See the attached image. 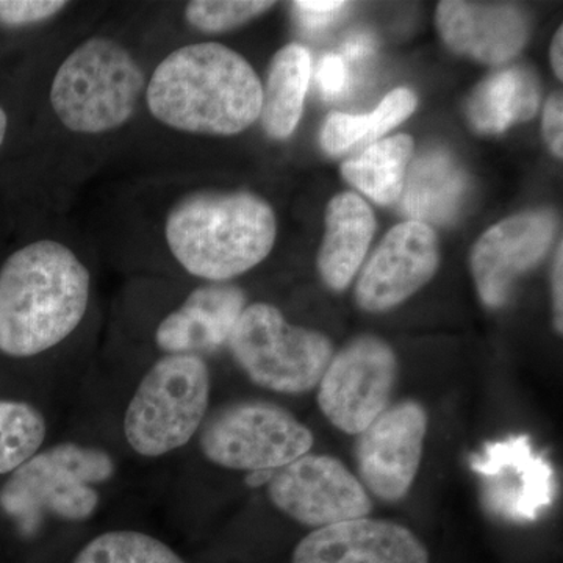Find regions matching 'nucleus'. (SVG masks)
I'll return each mask as SVG.
<instances>
[{
    "mask_svg": "<svg viewBox=\"0 0 563 563\" xmlns=\"http://www.w3.org/2000/svg\"><path fill=\"white\" fill-rule=\"evenodd\" d=\"M68 7L65 0H0V32L38 27Z\"/></svg>",
    "mask_w": 563,
    "mask_h": 563,
    "instance_id": "bb28decb",
    "label": "nucleus"
},
{
    "mask_svg": "<svg viewBox=\"0 0 563 563\" xmlns=\"http://www.w3.org/2000/svg\"><path fill=\"white\" fill-rule=\"evenodd\" d=\"M43 415L27 402H0V474L16 472L46 439Z\"/></svg>",
    "mask_w": 563,
    "mask_h": 563,
    "instance_id": "b1692460",
    "label": "nucleus"
},
{
    "mask_svg": "<svg viewBox=\"0 0 563 563\" xmlns=\"http://www.w3.org/2000/svg\"><path fill=\"white\" fill-rule=\"evenodd\" d=\"M350 3L335 0H303L292 3L296 18L306 31L318 32L329 27Z\"/></svg>",
    "mask_w": 563,
    "mask_h": 563,
    "instance_id": "cd10ccee",
    "label": "nucleus"
},
{
    "mask_svg": "<svg viewBox=\"0 0 563 563\" xmlns=\"http://www.w3.org/2000/svg\"><path fill=\"white\" fill-rule=\"evenodd\" d=\"M563 31L562 27L555 32L553 43H551V65L558 79H563Z\"/></svg>",
    "mask_w": 563,
    "mask_h": 563,
    "instance_id": "473e14b6",
    "label": "nucleus"
},
{
    "mask_svg": "<svg viewBox=\"0 0 563 563\" xmlns=\"http://www.w3.org/2000/svg\"><path fill=\"white\" fill-rule=\"evenodd\" d=\"M274 472H255L250 473V476L246 477L247 485L251 487H261V485H265L269 483L272 479Z\"/></svg>",
    "mask_w": 563,
    "mask_h": 563,
    "instance_id": "f704fd0d",
    "label": "nucleus"
},
{
    "mask_svg": "<svg viewBox=\"0 0 563 563\" xmlns=\"http://www.w3.org/2000/svg\"><path fill=\"white\" fill-rule=\"evenodd\" d=\"M437 27L446 46L485 65H501L528 43L525 11L510 3L440 2Z\"/></svg>",
    "mask_w": 563,
    "mask_h": 563,
    "instance_id": "dca6fc26",
    "label": "nucleus"
},
{
    "mask_svg": "<svg viewBox=\"0 0 563 563\" xmlns=\"http://www.w3.org/2000/svg\"><path fill=\"white\" fill-rule=\"evenodd\" d=\"M417 96L407 88L388 92L372 113H331L322 125L321 146L329 155H342L358 144L380 139L417 109Z\"/></svg>",
    "mask_w": 563,
    "mask_h": 563,
    "instance_id": "5701e85b",
    "label": "nucleus"
},
{
    "mask_svg": "<svg viewBox=\"0 0 563 563\" xmlns=\"http://www.w3.org/2000/svg\"><path fill=\"white\" fill-rule=\"evenodd\" d=\"M553 211L515 214L493 225L472 251V273L481 301L498 309L509 299L515 282L543 261L555 236Z\"/></svg>",
    "mask_w": 563,
    "mask_h": 563,
    "instance_id": "4468645a",
    "label": "nucleus"
},
{
    "mask_svg": "<svg viewBox=\"0 0 563 563\" xmlns=\"http://www.w3.org/2000/svg\"><path fill=\"white\" fill-rule=\"evenodd\" d=\"M262 80L242 54L220 43L187 44L147 80V110L173 131L239 135L258 121Z\"/></svg>",
    "mask_w": 563,
    "mask_h": 563,
    "instance_id": "f03ea898",
    "label": "nucleus"
},
{
    "mask_svg": "<svg viewBox=\"0 0 563 563\" xmlns=\"http://www.w3.org/2000/svg\"><path fill=\"white\" fill-rule=\"evenodd\" d=\"M318 87L325 98H339L350 85V70L342 55L329 54L321 58L317 70Z\"/></svg>",
    "mask_w": 563,
    "mask_h": 563,
    "instance_id": "c85d7f7f",
    "label": "nucleus"
},
{
    "mask_svg": "<svg viewBox=\"0 0 563 563\" xmlns=\"http://www.w3.org/2000/svg\"><path fill=\"white\" fill-rule=\"evenodd\" d=\"M91 296L90 269L65 243L21 244L0 265V352L35 357L79 328Z\"/></svg>",
    "mask_w": 563,
    "mask_h": 563,
    "instance_id": "f257e3e1",
    "label": "nucleus"
},
{
    "mask_svg": "<svg viewBox=\"0 0 563 563\" xmlns=\"http://www.w3.org/2000/svg\"><path fill=\"white\" fill-rule=\"evenodd\" d=\"M276 236L273 207L250 191L191 192L166 214L169 252L203 280L228 282L261 265Z\"/></svg>",
    "mask_w": 563,
    "mask_h": 563,
    "instance_id": "7ed1b4c3",
    "label": "nucleus"
},
{
    "mask_svg": "<svg viewBox=\"0 0 563 563\" xmlns=\"http://www.w3.org/2000/svg\"><path fill=\"white\" fill-rule=\"evenodd\" d=\"M247 307L242 288L210 282L192 290L179 309L163 318L155 343L166 355H198L228 346L236 322Z\"/></svg>",
    "mask_w": 563,
    "mask_h": 563,
    "instance_id": "f3484780",
    "label": "nucleus"
},
{
    "mask_svg": "<svg viewBox=\"0 0 563 563\" xmlns=\"http://www.w3.org/2000/svg\"><path fill=\"white\" fill-rule=\"evenodd\" d=\"M266 0H195L185 7V21L202 33H222L242 27L273 9Z\"/></svg>",
    "mask_w": 563,
    "mask_h": 563,
    "instance_id": "a878e982",
    "label": "nucleus"
},
{
    "mask_svg": "<svg viewBox=\"0 0 563 563\" xmlns=\"http://www.w3.org/2000/svg\"><path fill=\"white\" fill-rule=\"evenodd\" d=\"M413 147L412 136L404 133L374 143L343 163V177L374 202L390 206L402 195Z\"/></svg>",
    "mask_w": 563,
    "mask_h": 563,
    "instance_id": "4be33fe9",
    "label": "nucleus"
},
{
    "mask_svg": "<svg viewBox=\"0 0 563 563\" xmlns=\"http://www.w3.org/2000/svg\"><path fill=\"white\" fill-rule=\"evenodd\" d=\"M429 417L422 404H391L357 435L355 465L366 492L385 503L409 495L420 470Z\"/></svg>",
    "mask_w": 563,
    "mask_h": 563,
    "instance_id": "f8f14e48",
    "label": "nucleus"
},
{
    "mask_svg": "<svg viewBox=\"0 0 563 563\" xmlns=\"http://www.w3.org/2000/svg\"><path fill=\"white\" fill-rule=\"evenodd\" d=\"M268 495L276 509L298 523L325 528L372 512V498L340 459L306 454L273 473Z\"/></svg>",
    "mask_w": 563,
    "mask_h": 563,
    "instance_id": "9d476101",
    "label": "nucleus"
},
{
    "mask_svg": "<svg viewBox=\"0 0 563 563\" xmlns=\"http://www.w3.org/2000/svg\"><path fill=\"white\" fill-rule=\"evenodd\" d=\"M210 372L198 355H165L144 374L124 417L125 440L143 457L185 446L202 428Z\"/></svg>",
    "mask_w": 563,
    "mask_h": 563,
    "instance_id": "423d86ee",
    "label": "nucleus"
},
{
    "mask_svg": "<svg viewBox=\"0 0 563 563\" xmlns=\"http://www.w3.org/2000/svg\"><path fill=\"white\" fill-rule=\"evenodd\" d=\"M374 47H376V43H374L372 36L366 35V33H358V35L351 36L344 43L342 57L350 62L363 60V58L373 55Z\"/></svg>",
    "mask_w": 563,
    "mask_h": 563,
    "instance_id": "2f4dec72",
    "label": "nucleus"
},
{
    "mask_svg": "<svg viewBox=\"0 0 563 563\" xmlns=\"http://www.w3.org/2000/svg\"><path fill=\"white\" fill-rule=\"evenodd\" d=\"M563 247H558L555 252L553 265V312H554V328L555 331L562 333L563 331Z\"/></svg>",
    "mask_w": 563,
    "mask_h": 563,
    "instance_id": "7c9ffc66",
    "label": "nucleus"
},
{
    "mask_svg": "<svg viewBox=\"0 0 563 563\" xmlns=\"http://www.w3.org/2000/svg\"><path fill=\"white\" fill-rule=\"evenodd\" d=\"M11 131V114L5 103L0 102V154L5 150Z\"/></svg>",
    "mask_w": 563,
    "mask_h": 563,
    "instance_id": "72a5a7b5",
    "label": "nucleus"
},
{
    "mask_svg": "<svg viewBox=\"0 0 563 563\" xmlns=\"http://www.w3.org/2000/svg\"><path fill=\"white\" fill-rule=\"evenodd\" d=\"M146 87V74L131 52L107 36H92L58 66L49 101L68 131L103 135L132 121Z\"/></svg>",
    "mask_w": 563,
    "mask_h": 563,
    "instance_id": "20e7f679",
    "label": "nucleus"
},
{
    "mask_svg": "<svg viewBox=\"0 0 563 563\" xmlns=\"http://www.w3.org/2000/svg\"><path fill=\"white\" fill-rule=\"evenodd\" d=\"M466 192L461 166L443 151H431L413 162L402 190V211L413 221L444 224L453 221Z\"/></svg>",
    "mask_w": 563,
    "mask_h": 563,
    "instance_id": "6ab92c4d",
    "label": "nucleus"
},
{
    "mask_svg": "<svg viewBox=\"0 0 563 563\" xmlns=\"http://www.w3.org/2000/svg\"><path fill=\"white\" fill-rule=\"evenodd\" d=\"M540 103L536 74L523 66H512L492 74L470 98V122L477 132L501 133L517 122L531 120Z\"/></svg>",
    "mask_w": 563,
    "mask_h": 563,
    "instance_id": "412c9836",
    "label": "nucleus"
},
{
    "mask_svg": "<svg viewBox=\"0 0 563 563\" xmlns=\"http://www.w3.org/2000/svg\"><path fill=\"white\" fill-rule=\"evenodd\" d=\"M310 74L312 58L301 44H287L274 55L265 85H262V111L258 118L272 139H288L298 128Z\"/></svg>",
    "mask_w": 563,
    "mask_h": 563,
    "instance_id": "aec40b11",
    "label": "nucleus"
},
{
    "mask_svg": "<svg viewBox=\"0 0 563 563\" xmlns=\"http://www.w3.org/2000/svg\"><path fill=\"white\" fill-rule=\"evenodd\" d=\"M470 466L481 477L484 509L514 523L537 520L558 495L553 466L529 435L485 443L472 454Z\"/></svg>",
    "mask_w": 563,
    "mask_h": 563,
    "instance_id": "9b49d317",
    "label": "nucleus"
},
{
    "mask_svg": "<svg viewBox=\"0 0 563 563\" xmlns=\"http://www.w3.org/2000/svg\"><path fill=\"white\" fill-rule=\"evenodd\" d=\"M291 563H429V553L406 526L365 517L314 529Z\"/></svg>",
    "mask_w": 563,
    "mask_h": 563,
    "instance_id": "2eb2a0df",
    "label": "nucleus"
},
{
    "mask_svg": "<svg viewBox=\"0 0 563 563\" xmlns=\"http://www.w3.org/2000/svg\"><path fill=\"white\" fill-rule=\"evenodd\" d=\"M313 433L277 404L244 399L203 422L199 444L207 461L236 472H276L309 454Z\"/></svg>",
    "mask_w": 563,
    "mask_h": 563,
    "instance_id": "6e6552de",
    "label": "nucleus"
},
{
    "mask_svg": "<svg viewBox=\"0 0 563 563\" xmlns=\"http://www.w3.org/2000/svg\"><path fill=\"white\" fill-rule=\"evenodd\" d=\"M376 232L372 207L355 192H340L325 210V233L318 272L333 291L350 287Z\"/></svg>",
    "mask_w": 563,
    "mask_h": 563,
    "instance_id": "a211bd4d",
    "label": "nucleus"
},
{
    "mask_svg": "<svg viewBox=\"0 0 563 563\" xmlns=\"http://www.w3.org/2000/svg\"><path fill=\"white\" fill-rule=\"evenodd\" d=\"M117 473L113 457L99 448L60 443L33 455L0 490V507L24 532L46 517L85 521L101 503L96 485Z\"/></svg>",
    "mask_w": 563,
    "mask_h": 563,
    "instance_id": "39448f33",
    "label": "nucleus"
},
{
    "mask_svg": "<svg viewBox=\"0 0 563 563\" xmlns=\"http://www.w3.org/2000/svg\"><path fill=\"white\" fill-rule=\"evenodd\" d=\"M228 346L252 383L285 395L317 388L333 357V344L324 333L290 324L266 302L244 309Z\"/></svg>",
    "mask_w": 563,
    "mask_h": 563,
    "instance_id": "0eeeda50",
    "label": "nucleus"
},
{
    "mask_svg": "<svg viewBox=\"0 0 563 563\" xmlns=\"http://www.w3.org/2000/svg\"><path fill=\"white\" fill-rule=\"evenodd\" d=\"M543 135L548 146L558 158L563 155V101L561 92L548 99L543 113Z\"/></svg>",
    "mask_w": 563,
    "mask_h": 563,
    "instance_id": "c756f323",
    "label": "nucleus"
},
{
    "mask_svg": "<svg viewBox=\"0 0 563 563\" xmlns=\"http://www.w3.org/2000/svg\"><path fill=\"white\" fill-rule=\"evenodd\" d=\"M440 247L431 225L406 221L385 235L355 285V302L369 313L390 312L435 276Z\"/></svg>",
    "mask_w": 563,
    "mask_h": 563,
    "instance_id": "ddd939ff",
    "label": "nucleus"
},
{
    "mask_svg": "<svg viewBox=\"0 0 563 563\" xmlns=\"http://www.w3.org/2000/svg\"><path fill=\"white\" fill-rule=\"evenodd\" d=\"M398 372L390 344L358 336L329 362L318 384V406L339 431L358 435L391 406Z\"/></svg>",
    "mask_w": 563,
    "mask_h": 563,
    "instance_id": "1a4fd4ad",
    "label": "nucleus"
},
{
    "mask_svg": "<svg viewBox=\"0 0 563 563\" xmlns=\"http://www.w3.org/2000/svg\"><path fill=\"white\" fill-rule=\"evenodd\" d=\"M74 563H187L168 544L136 531L101 533L81 548Z\"/></svg>",
    "mask_w": 563,
    "mask_h": 563,
    "instance_id": "393cba45",
    "label": "nucleus"
}]
</instances>
